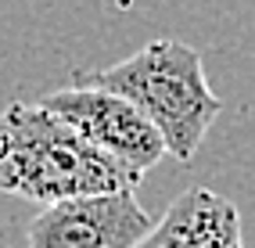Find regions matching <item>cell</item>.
<instances>
[{"instance_id": "cell-1", "label": "cell", "mask_w": 255, "mask_h": 248, "mask_svg": "<svg viewBox=\"0 0 255 248\" xmlns=\"http://www.w3.org/2000/svg\"><path fill=\"white\" fill-rule=\"evenodd\" d=\"M140 173L90 144L43 101H14L0 112V191L25 202L137 191Z\"/></svg>"}, {"instance_id": "cell-2", "label": "cell", "mask_w": 255, "mask_h": 248, "mask_svg": "<svg viewBox=\"0 0 255 248\" xmlns=\"http://www.w3.org/2000/svg\"><path fill=\"white\" fill-rule=\"evenodd\" d=\"M79 83H94L133 101L162 133L165 155L180 162H194L209 126L223 112V101L209 87L201 51L169 36L151 40L112 69L79 76Z\"/></svg>"}, {"instance_id": "cell-3", "label": "cell", "mask_w": 255, "mask_h": 248, "mask_svg": "<svg viewBox=\"0 0 255 248\" xmlns=\"http://www.w3.org/2000/svg\"><path fill=\"white\" fill-rule=\"evenodd\" d=\"M43 105L58 112L65 123H72L90 144H97L101 151H108L112 158H119L140 176L165 155V140L155 129V123L115 90L76 83V87H61L47 94Z\"/></svg>"}, {"instance_id": "cell-4", "label": "cell", "mask_w": 255, "mask_h": 248, "mask_svg": "<svg viewBox=\"0 0 255 248\" xmlns=\"http://www.w3.org/2000/svg\"><path fill=\"white\" fill-rule=\"evenodd\" d=\"M151 227L133 191H101L43 205L25 238L29 248H133Z\"/></svg>"}, {"instance_id": "cell-5", "label": "cell", "mask_w": 255, "mask_h": 248, "mask_svg": "<svg viewBox=\"0 0 255 248\" xmlns=\"http://www.w3.org/2000/svg\"><path fill=\"white\" fill-rule=\"evenodd\" d=\"M133 248H245L241 212L223 194L191 187Z\"/></svg>"}]
</instances>
